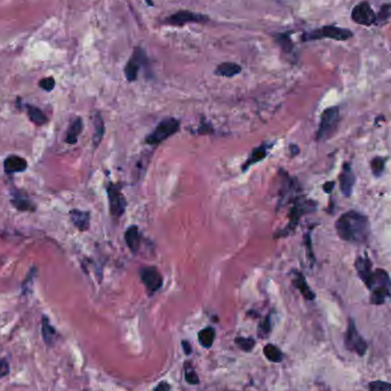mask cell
<instances>
[{
    "label": "cell",
    "instance_id": "3",
    "mask_svg": "<svg viewBox=\"0 0 391 391\" xmlns=\"http://www.w3.org/2000/svg\"><path fill=\"white\" fill-rule=\"evenodd\" d=\"M340 124V109L339 106H330L324 110L320 116V123L317 130V141H326L337 133Z\"/></svg>",
    "mask_w": 391,
    "mask_h": 391
},
{
    "label": "cell",
    "instance_id": "28",
    "mask_svg": "<svg viewBox=\"0 0 391 391\" xmlns=\"http://www.w3.org/2000/svg\"><path fill=\"white\" fill-rule=\"evenodd\" d=\"M385 162H387V158H383V157H375L372 159L371 161L372 173H373L376 178H380V176L382 175L385 167Z\"/></svg>",
    "mask_w": 391,
    "mask_h": 391
},
{
    "label": "cell",
    "instance_id": "9",
    "mask_svg": "<svg viewBox=\"0 0 391 391\" xmlns=\"http://www.w3.org/2000/svg\"><path fill=\"white\" fill-rule=\"evenodd\" d=\"M352 21L359 25L371 26L376 23V14L369 2H361L353 7L351 12Z\"/></svg>",
    "mask_w": 391,
    "mask_h": 391
},
{
    "label": "cell",
    "instance_id": "16",
    "mask_svg": "<svg viewBox=\"0 0 391 391\" xmlns=\"http://www.w3.org/2000/svg\"><path fill=\"white\" fill-rule=\"evenodd\" d=\"M70 218L73 223V226L77 228L79 231L85 232L90 229L91 226V213L86 211H80V209H72L70 211Z\"/></svg>",
    "mask_w": 391,
    "mask_h": 391
},
{
    "label": "cell",
    "instance_id": "22",
    "mask_svg": "<svg viewBox=\"0 0 391 391\" xmlns=\"http://www.w3.org/2000/svg\"><path fill=\"white\" fill-rule=\"evenodd\" d=\"M82 119L77 117L73 122L70 124L68 128L67 136H65V142L68 144H76L78 142L79 135L82 132Z\"/></svg>",
    "mask_w": 391,
    "mask_h": 391
},
{
    "label": "cell",
    "instance_id": "34",
    "mask_svg": "<svg viewBox=\"0 0 391 391\" xmlns=\"http://www.w3.org/2000/svg\"><path fill=\"white\" fill-rule=\"evenodd\" d=\"M270 333V316H268L262 323L259 326V335H261L263 339L267 337V335Z\"/></svg>",
    "mask_w": 391,
    "mask_h": 391
},
{
    "label": "cell",
    "instance_id": "2",
    "mask_svg": "<svg viewBox=\"0 0 391 391\" xmlns=\"http://www.w3.org/2000/svg\"><path fill=\"white\" fill-rule=\"evenodd\" d=\"M362 283L371 293V303L375 305L383 304L391 297V279L383 269H375L362 279Z\"/></svg>",
    "mask_w": 391,
    "mask_h": 391
},
{
    "label": "cell",
    "instance_id": "33",
    "mask_svg": "<svg viewBox=\"0 0 391 391\" xmlns=\"http://www.w3.org/2000/svg\"><path fill=\"white\" fill-rule=\"evenodd\" d=\"M39 87L46 92H52L55 87V79L53 77L43 78L39 81Z\"/></svg>",
    "mask_w": 391,
    "mask_h": 391
},
{
    "label": "cell",
    "instance_id": "26",
    "mask_svg": "<svg viewBox=\"0 0 391 391\" xmlns=\"http://www.w3.org/2000/svg\"><path fill=\"white\" fill-rule=\"evenodd\" d=\"M263 353L268 360L272 362H281L284 358L282 350L273 344H267L263 349Z\"/></svg>",
    "mask_w": 391,
    "mask_h": 391
},
{
    "label": "cell",
    "instance_id": "37",
    "mask_svg": "<svg viewBox=\"0 0 391 391\" xmlns=\"http://www.w3.org/2000/svg\"><path fill=\"white\" fill-rule=\"evenodd\" d=\"M334 185H335V183L333 182V181H330V182H326L324 184V187H323L324 191L326 193H330V192H332V190L334 189Z\"/></svg>",
    "mask_w": 391,
    "mask_h": 391
},
{
    "label": "cell",
    "instance_id": "5",
    "mask_svg": "<svg viewBox=\"0 0 391 391\" xmlns=\"http://www.w3.org/2000/svg\"><path fill=\"white\" fill-rule=\"evenodd\" d=\"M315 209H316V203H314L313 200H309L303 197H297L290 212V223H288V226L285 228V229L279 232L277 237H285L287 235L292 234V232L295 230L297 225H299L301 216L305 213L315 211Z\"/></svg>",
    "mask_w": 391,
    "mask_h": 391
},
{
    "label": "cell",
    "instance_id": "36",
    "mask_svg": "<svg viewBox=\"0 0 391 391\" xmlns=\"http://www.w3.org/2000/svg\"><path fill=\"white\" fill-rule=\"evenodd\" d=\"M185 380H187L190 384H198L199 383L198 375L193 371L187 372V374H185Z\"/></svg>",
    "mask_w": 391,
    "mask_h": 391
},
{
    "label": "cell",
    "instance_id": "20",
    "mask_svg": "<svg viewBox=\"0 0 391 391\" xmlns=\"http://www.w3.org/2000/svg\"><path fill=\"white\" fill-rule=\"evenodd\" d=\"M241 72V67L239 64L234 62H225L217 65L215 69L216 76L226 77V78H232L239 74Z\"/></svg>",
    "mask_w": 391,
    "mask_h": 391
},
{
    "label": "cell",
    "instance_id": "1",
    "mask_svg": "<svg viewBox=\"0 0 391 391\" xmlns=\"http://www.w3.org/2000/svg\"><path fill=\"white\" fill-rule=\"evenodd\" d=\"M339 237L348 243L364 244L369 239L371 227L369 217L356 211L343 213L335 222Z\"/></svg>",
    "mask_w": 391,
    "mask_h": 391
},
{
    "label": "cell",
    "instance_id": "15",
    "mask_svg": "<svg viewBox=\"0 0 391 391\" xmlns=\"http://www.w3.org/2000/svg\"><path fill=\"white\" fill-rule=\"evenodd\" d=\"M27 169V161L20 156L11 155L4 160V171L6 174L22 173Z\"/></svg>",
    "mask_w": 391,
    "mask_h": 391
},
{
    "label": "cell",
    "instance_id": "40",
    "mask_svg": "<svg viewBox=\"0 0 391 391\" xmlns=\"http://www.w3.org/2000/svg\"><path fill=\"white\" fill-rule=\"evenodd\" d=\"M290 149H291V156H292V157L296 156L297 153L300 152V149H299V147H297V146H294V144H292V146L290 147Z\"/></svg>",
    "mask_w": 391,
    "mask_h": 391
},
{
    "label": "cell",
    "instance_id": "29",
    "mask_svg": "<svg viewBox=\"0 0 391 391\" xmlns=\"http://www.w3.org/2000/svg\"><path fill=\"white\" fill-rule=\"evenodd\" d=\"M235 342H236L237 346L241 349V350H244L246 352L253 350V348L255 346V340L250 339V338L238 337V338H236Z\"/></svg>",
    "mask_w": 391,
    "mask_h": 391
},
{
    "label": "cell",
    "instance_id": "8",
    "mask_svg": "<svg viewBox=\"0 0 391 391\" xmlns=\"http://www.w3.org/2000/svg\"><path fill=\"white\" fill-rule=\"evenodd\" d=\"M106 192H108L109 208L111 215L116 218L124 215L125 211H126L127 203L124 194L120 191V189L116 184L110 183L108 188H106Z\"/></svg>",
    "mask_w": 391,
    "mask_h": 391
},
{
    "label": "cell",
    "instance_id": "30",
    "mask_svg": "<svg viewBox=\"0 0 391 391\" xmlns=\"http://www.w3.org/2000/svg\"><path fill=\"white\" fill-rule=\"evenodd\" d=\"M390 12H391V5H383L380 9L379 15H376L375 24H382V23L387 22V20L390 17Z\"/></svg>",
    "mask_w": 391,
    "mask_h": 391
},
{
    "label": "cell",
    "instance_id": "25",
    "mask_svg": "<svg viewBox=\"0 0 391 391\" xmlns=\"http://www.w3.org/2000/svg\"><path fill=\"white\" fill-rule=\"evenodd\" d=\"M215 339V329L213 327H206L202 329L198 334L199 343L202 344L204 348H211Z\"/></svg>",
    "mask_w": 391,
    "mask_h": 391
},
{
    "label": "cell",
    "instance_id": "27",
    "mask_svg": "<svg viewBox=\"0 0 391 391\" xmlns=\"http://www.w3.org/2000/svg\"><path fill=\"white\" fill-rule=\"evenodd\" d=\"M36 276H37V268L32 267L30 269L29 273L26 274L24 282L22 283V294L23 295H27V294H29V293H31L32 287H34V283H35Z\"/></svg>",
    "mask_w": 391,
    "mask_h": 391
},
{
    "label": "cell",
    "instance_id": "31",
    "mask_svg": "<svg viewBox=\"0 0 391 391\" xmlns=\"http://www.w3.org/2000/svg\"><path fill=\"white\" fill-rule=\"evenodd\" d=\"M277 41L279 43V45H281L282 47L284 48V50H285V52L290 53L291 50L293 49V44H292V41H291L290 36H288L287 34L279 35L277 37Z\"/></svg>",
    "mask_w": 391,
    "mask_h": 391
},
{
    "label": "cell",
    "instance_id": "24",
    "mask_svg": "<svg viewBox=\"0 0 391 391\" xmlns=\"http://www.w3.org/2000/svg\"><path fill=\"white\" fill-rule=\"evenodd\" d=\"M25 109H26L27 117H29L31 122L35 125H37V126H43V125H45L48 122L47 116H46L43 111L38 108V106H35L32 104H25Z\"/></svg>",
    "mask_w": 391,
    "mask_h": 391
},
{
    "label": "cell",
    "instance_id": "23",
    "mask_svg": "<svg viewBox=\"0 0 391 391\" xmlns=\"http://www.w3.org/2000/svg\"><path fill=\"white\" fill-rule=\"evenodd\" d=\"M93 124H94V134H93V147L95 149L100 146L102 142V138L104 136V122L102 119L100 114H95L94 118H93Z\"/></svg>",
    "mask_w": 391,
    "mask_h": 391
},
{
    "label": "cell",
    "instance_id": "11",
    "mask_svg": "<svg viewBox=\"0 0 391 391\" xmlns=\"http://www.w3.org/2000/svg\"><path fill=\"white\" fill-rule=\"evenodd\" d=\"M208 21V17L203 14L193 13L190 11H179L174 13L173 15L167 17L166 22L171 25H184L187 23H203Z\"/></svg>",
    "mask_w": 391,
    "mask_h": 391
},
{
    "label": "cell",
    "instance_id": "12",
    "mask_svg": "<svg viewBox=\"0 0 391 391\" xmlns=\"http://www.w3.org/2000/svg\"><path fill=\"white\" fill-rule=\"evenodd\" d=\"M146 62V54L142 49H135L133 57L130 58L129 61L127 62L126 67H125V76H126L128 81H135L137 79L139 68L142 67V64Z\"/></svg>",
    "mask_w": 391,
    "mask_h": 391
},
{
    "label": "cell",
    "instance_id": "7",
    "mask_svg": "<svg viewBox=\"0 0 391 391\" xmlns=\"http://www.w3.org/2000/svg\"><path fill=\"white\" fill-rule=\"evenodd\" d=\"M344 346L349 351L357 353L358 356H364L367 351V343L357 329L353 319H349L346 337H344Z\"/></svg>",
    "mask_w": 391,
    "mask_h": 391
},
{
    "label": "cell",
    "instance_id": "14",
    "mask_svg": "<svg viewBox=\"0 0 391 391\" xmlns=\"http://www.w3.org/2000/svg\"><path fill=\"white\" fill-rule=\"evenodd\" d=\"M355 174H353L350 164H349V162H344L342 173L340 174L339 178V182L340 189H341L342 193L346 196V197H350L351 196L353 185H355Z\"/></svg>",
    "mask_w": 391,
    "mask_h": 391
},
{
    "label": "cell",
    "instance_id": "17",
    "mask_svg": "<svg viewBox=\"0 0 391 391\" xmlns=\"http://www.w3.org/2000/svg\"><path fill=\"white\" fill-rule=\"evenodd\" d=\"M292 283L293 285L295 286V288L300 291V293L303 295L304 299L306 300H315V293L311 291V288L309 287L308 283H306L305 278L303 274L299 271H293V278H292Z\"/></svg>",
    "mask_w": 391,
    "mask_h": 391
},
{
    "label": "cell",
    "instance_id": "4",
    "mask_svg": "<svg viewBox=\"0 0 391 391\" xmlns=\"http://www.w3.org/2000/svg\"><path fill=\"white\" fill-rule=\"evenodd\" d=\"M353 37V32L344 27L335 26V25H325L320 29H316L313 31L305 32L302 36V40H318V39H333L338 41H344L351 39Z\"/></svg>",
    "mask_w": 391,
    "mask_h": 391
},
{
    "label": "cell",
    "instance_id": "32",
    "mask_svg": "<svg viewBox=\"0 0 391 391\" xmlns=\"http://www.w3.org/2000/svg\"><path fill=\"white\" fill-rule=\"evenodd\" d=\"M370 391H391V383L384 381H373L369 385Z\"/></svg>",
    "mask_w": 391,
    "mask_h": 391
},
{
    "label": "cell",
    "instance_id": "13",
    "mask_svg": "<svg viewBox=\"0 0 391 391\" xmlns=\"http://www.w3.org/2000/svg\"><path fill=\"white\" fill-rule=\"evenodd\" d=\"M11 203L20 212H34L36 209L35 204L32 203L27 193L20 189L11 190Z\"/></svg>",
    "mask_w": 391,
    "mask_h": 391
},
{
    "label": "cell",
    "instance_id": "21",
    "mask_svg": "<svg viewBox=\"0 0 391 391\" xmlns=\"http://www.w3.org/2000/svg\"><path fill=\"white\" fill-rule=\"evenodd\" d=\"M267 150L268 149L265 146H260L258 148H255L254 150L252 151V153L249 155V157L247 158V160L245 161V164L241 166V170L245 172V171H247L250 166H253L255 164H258V162L262 161L268 155Z\"/></svg>",
    "mask_w": 391,
    "mask_h": 391
},
{
    "label": "cell",
    "instance_id": "35",
    "mask_svg": "<svg viewBox=\"0 0 391 391\" xmlns=\"http://www.w3.org/2000/svg\"><path fill=\"white\" fill-rule=\"evenodd\" d=\"M9 364L6 359H0V379L9 374Z\"/></svg>",
    "mask_w": 391,
    "mask_h": 391
},
{
    "label": "cell",
    "instance_id": "18",
    "mask_svg": "<svg viewBox=\"0 0 391 391\" xmlns=\"http://www.w3.org/2000/svg\"><path fill=\"white\" fill-rule=\"evenodd\" d=\"M41 335H43L45 344L48 348H53L55 346L58 340L57 329H55L54 326L50 325L49 319L46 316H44L43 319H41Z\"/></svg>",
    "mask_w": 391,
    "mask_h": 391
},
{
    "label": "cell",
    "instance_id": "38",
    "mask_svg": "<svg viewBox=\"0 0 391 391\" xmlns=\"http://www.w3.org/2000/svg\"><path fill=\"white\" fill-rule=\"evenodd\" d=\"M155 391H170V385L166 382H161L157 385Z\"/></svg>",
    "mask_w": 391,
    "mask_h": 391
},
{
    "label": "cell",
    "instance_id": "19",
    "mask_svg": "<svg viewBox=\"0 0 391 391\" xmlns=\"http://www.w3.org/2000/svg\"><path fill=\"white\" fill-rule=\"evenodd\" d=\"M125 241H126L127 247L134 254H136L141 245V238H139V231L136 226H130L125 232Z\"/></svg>",
    "mask_w": 391,
    "mask_h": 391
},
{
    "label": "cell",
    "instance_id": "10",
    "mask_svg": "<svg viewBox=\"0 0 391 391\" xmlns=\"http://www.w3.org/2000/svg\"><path fill=\"white\" fill-rule=\"evenodd\" d=\"M139 278L150 294L159 291L164 282L161 273L155 267H143L139 269Z\"/></svg>",
    "mask_w": 391,
    "mask_h": 391
},
{
    "label": "cell",
    "instance_id": "6",
    "mask_svg": "<svg viewBox=\"0 0 391 391\" xmlns=\"http://www.w3.org/2000/svg\"><path fill=\"white\" fill-rule=\"evenodd\" d=\"M180 129V122L175 118H166L157 125V127L146 137V143L150 146H156L164 142L166 138L178 133Z\"/></svg>",
    "mask_w": 391,
    "mask_h": 391
},
{
    "label": "cell",
    "instance_id": "39",
    "mask_svg": "<svg viewBox=\"0 0 391 391\" xmlns=\"http://www.w3.org/2000/svg\"><path fill=\"white\" fill-rule=\"evenodd\" d=\"M182 346H183V350H184L185 353H187V355H189V353H191V347H190V343L189 342L183 341L182 342Z\"/></svg>",
    "mask_w": 391,
    "mask_h": 391
}]
</instances>
